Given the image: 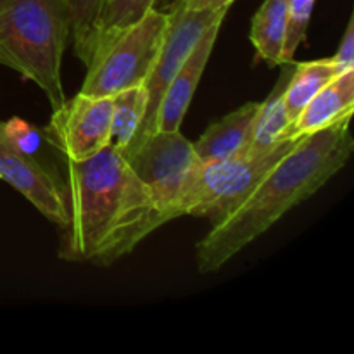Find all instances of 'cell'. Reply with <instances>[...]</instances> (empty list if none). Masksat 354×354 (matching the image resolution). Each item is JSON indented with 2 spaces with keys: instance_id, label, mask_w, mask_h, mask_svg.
Instances as JSON below:
<instances>
[{
  "instance_id": "obj_4",
  "label": "cell",
  "mask_w": 354,
  "mask_h": 354,
  "mask_svg": "<svg viewBox=\"0 0 354 354\" xmlns=\"http://www.w3.org/2000/svg\"><path fill=\"white\" fill-rule=\"evenodd\" d=\"M296 142L297 138H287L265 154H239L209 165L196 162L176 201V218L189 214L209 218L213 223L225 220Z\"/></svg>"
},
{
  "instance_id": "obj_5",
  "label": "cell",
  "mask_w": 354,
  "mask_h": 354,
  "mask_svg": "<svg viewBox=\"0 0 354 354\" xmlns=\"http://www.w3.org/2000/svg\"><path fill=\"white\" fill-rule=\"evenodd\" d=\"M169 26V12L151 9L130 28L93 52L80 92L113 97L123 90L145 85L159 57Z\"/></svg>"
},
{
  "instance_id": "obj_17",
  "label": "cell",
  "mask_w": 354,
  "mask_h": 354,
  "mask_svg": "<svg viewBox=\"0 0 354 354\" xmlns=\"http://www.w3.org/2000/svg\"><path fill=\"white\" fill-rule=\"evenodd\" d=\"M173 2L175 0H106L93 52L100 45L116 37L118 33L137 23L145 12H149L151 9H159V6L162 3L169 9Z\"/></svg>"
},
{
  "instance_id": "obj_19",
  "label": "cell",
  "mask_w": 354,
  "mask_h": 354,
  "mask_svg": "<svg viewBox=\"0 0 354 354\" xmlns=\"http://www.w3.org/2000/svg\"><path fill=\"white\" fill-rule=\"evenodd\" d=\"M317 0H289V30L283 45V62L294 59V54L306 38Z\"/></svg>"
},
{
  "instance_id": "obj_2",
  "label": "cell",
  "mask_w": 354,
  "mask_h": 354,
  "mask_svg": "<svg viewBox=\"0 0 354 354\" xmlns=\"http://www.w3.org/2000/svg\"><path fill=\"white\" fill-rule=\"evenodd\" d=\"M349 123L351 120L341 121L297 138L294 147L263 176L251 196L225 220L213 223L197 244L199 272H218L341 171L354 147Z\"/></svg>"
},
{
  "instance_id": "obj_8",
  "label": "cell",
  "mask_w": 354,
  "mask_h": 354,
  "mask_svg": "<svg viewBox=\"0 0 354 354\" xmlns=\"http://www.w3.org/2000/svg\"><path fill=\"white\" fill-rule=\"evenodd\" d=\"M113 99L78 92L52 113L45 138L68 161H86L99 154L111 140Z\"/></svg>"
},
{
  "instance_id": "obj_3",
  "label": "cell",
  "mask_w": 354,
  "mask_h": 354,
  "mask_svg": "<svg viewBox=\"0 0 354 354\" xmlns=\"http://www.w3.org/2000/svg\"><path fill=\"white\" fill-rule=\"evenodd\" d=\"M69 37L64 0H0V64L40 86L52 109L66 100L61 66Z\"/></svg>"
},
{
  "instance_id": "obj_1",
  "label": "cell",
  "mask_w": 354,
  "mask_h": 354,
  "mask_svg": "<svg viewBox=\"0 0 354 354\" xmlns=\"http://www.w3.org/2000/svg\"><path fill=\"white\" fill-rule=\"evenodd\" d=\"M64 194L59 256L66 261L107 266L165 225L151 190L111 145L86 161H68Z\"/></svg>"
},
{
  "instance_id": "obj_20",
  "label": "cell",
  "mask_w": 354,
  "mask_h": 354,
  "mask_svg": "<svg viewBox=\"0 0 354 354\" xmlns=\"http://www.w3.org/2000/svg\"><path fill=\"white\" fill-rule=\"evenodd\" d=\"M0 133L16 151L23 154L35 156V152L40 149L41 133L21 118H10L0 123Z\"/></svg>"
},
{
  "instance_id": "obj_16",
  "label": "cell",
  "mask_w": 354,
  "mask_h": 354,
  "mask_svg": "<svg viewBox=\"0 0 354 354\" xmlns=\"http://www.w3.org/2000/svg\"><path fill=\"white\" fill-rule=\"evenodd\" d=\"M111 99H113V113H111L109 145L123 156L127 154L135 135L142 127L145 107H147V92L145 85H140L123 90Z\"/></svg>"
},
{
  "instance_id": "obj_6",
  "label": "cell",
  "mask_w": 354,
  "mask_h": 354,
  "mask_svg": "<svg viewBox=\"0 0 354 354\" xmlns=\"http://www.w3.org/2000/svg\"><path fill=\"white\" fill-rule=\"evenodd\" d=\"M123 158L151 190L165 223L175 220L176 201L197 162L192 142L180 131L156 130L142 138Z\"/></svg>"
},
{
  "instance_id": "obj_15",
  "label": "cell",
  "mask_w": 354,
  "mask_h": 354,
  "mask_svg": "<svg viewBox=\"0 0 354 354\" xmlns=\"http://www.w3.org/2000/svg\"><path fill=\"white\" fill-rule=\"evenodd\" d=\"M337 76L339 73L330 57L296 64L283 92V106L290 123L299 116L306 104Z\"/></svg>"
},
{
  "instance_id": "obj_22",
  "label": "cell",
  "mask_w": 354,
  "mask_h": 354,
  "mask_svg": "<svg viewBox=\"0 0 354 354\" xmlns=\"http://www.w3.org/2000/svg\"><path fill=\"white\" fill-rule=\"evenodd\" d=\"M175 2H180L185 7H189V9L196 10H220L230 9V6L235 0H175Z\"/></svg>"
},
{
  "instance_id": "obj_12",
  "label": "cell",
  "mask_w": 354,
  "mask_h": 354,
  "mask_svg": "<svg viewBox=\"0 0 354 354\" xmlns=\"http://www.w3.org/2000/svg\"><path fill=\"white\" fill-rule=\"evenodd\" d=\"M354 109V69L339 75L306 104L290 123L289 138H299L349 121Z\"/></svg>"
},
{
  "instance_id": "obj_21",
  "label": "cell",
  "mask_w": 354,
  "mask_h": 354,
  "mask_svg": "<svg viewBox=\"0 0 354 354\" xmlns=\"http://www.w3.org/2000/svg\"><path fill=\"white\" fill-rule=\"evenodd\" d=\"M332 64L335 66L339 75L354 69V19L349 17V23L346 26L344 37H342L341 45H339L335 55L330 57Z\"/></svg>"
},
{
  "instance_id": "obj_11",
  "label": "cell",
  "mask_w": 354,
  "mask_h": 354,
  "mask_svg": "<svg viewBox=\"0 0 354 354\" xmlns=\"http://www.w3.org/2000/svg\"><path fill=\"white\" fill-rule=\"evenodd\" d=\"M258 111L259 102H248L220 121L211 123L206 131L192 142L197 165H209L244 154L251 140Z\"/></svg>"
},
{
  "instance_id": "obj_9",
  "label": "cell",
  "mask_w": 354,
  "mask_h": 354,
  "mask_svg": "<svg viewBox=\"0 0 354 354\" xmlns=\"http://www.w3.org/2000/svg\"><path fill=\"white\" fill-rule=\"evenodd\" d=\"M0 180L23 194L52 223L61 228L68 223V204L64 185L35 159L16 151L0 133Z\"/></svg>"
},
{
  "instance_id": "obj_18",
  "label": "cell",
  "mask_w": 354,
  "mask_h": 354,
  "mask_svg": "<svg viewBox=\"0 0 354 354\" xmlns=\"http://www.w3.org/2000/svg\"><path fill=\"white\" fill-rule=\"evenodd\" d=\"M71 21V38L75 54L83 64H88L93 55L100 16L106 0H64Z\"/></svg>"
},
{
  "instance_id": "obj_10",
  "label": "cell",
  "mask_w": 354,
  "mask_h": 354,
  "mask_svg": "<svg viewBox=\"0 0 354 354\" xmlns=\"http://www.w3.org/2000/svg\"><path fill=\"white\" fill-rule=\"evenodd\" d=\"M221 24L223 23L213 24L201 37V40L192 48L189 57L185 59V62L180 66L178 73L171 80L161 100L156 130L180 131L183 118H185L187 111H189L194 93H196L197 86H199L204 69H206L207 61L211 57V52H213L214 44H216Z\"/></svg>"
},
{
  "instance_id": "obj_7",
  "label": "cell",
  "mask_w": 354,
  "mask_h": 354,
  "mask_svg": "<svg viewBox=\"0 0 354 354\" xmlns=\"http://www.w3.org/2000/svg\"><path fill=\"white\" fill-rule=\"evenodd\" d=\"M169 12V26L166 33L165 44H162L159 57L145 82V92H147V107H145V116L142 121V127L138 133L135 135L131 142V151L138 142L147 135L154 133L156 123H158V113L161 100L165 97L166 88L178 73L180 66L185 62L192 48L201 40L204 33L209 30L213 24L223 23L227 17L228 9L220 10H196L189 9L183 3L173 2L168 9ZM124 156V154H123Z\"/></svg>"
},
{
  "instance_id": "obj_14",
  "label": "cell",
  "mask_w": 354,
  "mask_h": 354,
  "mask_svg": "<svg viewBox=\"0 0 354 354\" xmlns=\"http://www.w3.org/2000/svg\"><path fill=\"white\" fill-rule=\"evenodd\" d=\"M289 30V0H265L252 17L251 38L256 57L270 68L283 64V45Z\"/></svg>"
},
{
  "instance_id": "obj_13",
  "label": "cell",
  "mask_w": 354,
  "mask_h": 354,
  "mask_svg": "<svg viewBox=\"0 0 354 354\" xmlns=\"http://www.w3.org/2000/svg\"><path fill=\"white\" fill-rule=\"evenodd\" d=\"M296 62L289 61L282 64V73L277 80L275 86L270 95L263 102H259L258 118H256L254 128H252L251 140L244 154H265V152L275 149L280 142L287 140L290 120L287 116L286 106H283V92H286L287 82L292 75Z\"/></svg>"
}]
</instances>
